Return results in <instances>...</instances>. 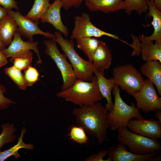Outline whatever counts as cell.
I'll return each instance as SVG.
<instances>
[{"label": "cell", "instance_id": "cell-1", "mask_svg": "<svg viewBox=\"0 0 161 161\" xmlns=\"http://www.w3.org/2000/svg\"><path fill=\"white\" fill-rule=\"evenodd\" d=\"M107 111L105 106L98 102L91 106L75 108L72 113L78 126L95 137L98 143L101 145L106 139L107 129L109 127Z\"/></svg>", "mask_w": 161, "mask_h": 161}, {"label": "cell", "instance_id": "cell-2", "mask_svg": "<svg viewBox=\"0 0 161 161\" xmlns=\"http://www.w3.org/2000/svg\"><path fill=\"white\" fill-rule=\"evenodd\" d=\"M56 95L79 106H91L103 99L95 76L91 81L77 79L69 88L61 91Z\"/></svg>", "mask_w": 161, "mask_h": 161}, {"label": "cell", "instance_id": "cell-3", "mask_svg": "<svg viewBox=\"0 0 161 161\" xmlns=\"http://www.w3.org/2000/svg\"><path fill=\"white\" fill-rule=\"evenodd\" d=\"M55 37L52 39L61 46L62 51L69 60L77 79L91 81L94 77L92 63L82 58L75 49L74 40L64 38L62 33L58 31L55 32Z\"/></svg>", "mask_w": 161, "mask_h": 161}, {"label": "cell", "instance_id": "cell-4", "mask_svg": "<svg viewBox=\"0 0 161 161\" xmlns=\"http://www.w3.org/2000/svg\"><path fill=\"white\" fill-rule=\"evenodd\" d=\"M114 103L112 110L107 113V120L109 127L114 131L118 128L126 126L129 121L133 118H143L134 103L126 104L121 98L119 86L116 85L113 89Z\"/></svg>", "mask_w": 161, "mask_h": 161}, {"label": "cell", "instance_id": "cell-5", "mask_svg": "<svg viewBox=\"0 0 161 161\" xmlns=\"http://www.w3.org/2000/svg\"><path fill=\"white\" fill-rule=\"evenodd\" d=\"M117 139L129 148L134 153L143 154H151L161 150L160 143L157 139L151 138L133 132L126 126L117 129Z\"/></svg>", "mask_w": 161, "mask_h": 161}, {"label": "cell", "instance_id": "cell-6", "mask_svg": "<svg viewBox=\"0 0 161 161\" xmlns=\"http://www.w3.org/2000/svg\"><path fill=\"white\" fill-rule=\"evenodd\" d=\"M113 74L116 84L130 95L139 91L144 80L140 72L130 64L115 67Z\"/></svg>", "mask_w": 161, "mask_h": 161}, {"label": "cell", "instance_id": "cell-7", "mask_svg": "<svg viewBox=\"0 0 161 161\" xmlns=\"http://www.w3.org/2000/svg\"><path fill=\"white\" fill-rule=\"evenodd\" d=\"M56 43L52 39L44 40L45 53L54 61L61 73L63 80L62 91L71 86L77 78L71 64L67 61L65 54L60 53Z\"/></svg>", "mask_w": 161, "mask_h": 161}, {"label": "cell", "instance_id": "cell-8", "mask_svg": "<svg viewBox=\"0 0 161 161\" xmlns=\"http://www.w3.org/2000/svg\"><path fill=\"white\" fill-rule=\"evenodd\" d=\"M137 102V107L143 112L148 113L161 110V98L152 82L148 78L144 80L139 91L132 95Z\"/></svg>", "mask_w": 161, "mask_h": 161}, {"label": "cell", "instance_id": "cell-9", "mask_svg": "<svg viewBox=\"0 0 161 161\" xmlns=\"http://www.w3.org/2000/svg\"><path fill=\"white\" fill-rule=\"evenodd\" d=\"M74 19V27L70 36L71 39L75 40L80 38H98L106 36L127 43L120 39L118 36L96 27L92 22L89 15L86 13H83L80 16H75Z\"/></svg>", "mask_w": 161, "mask_h": 161}, {"label": "cell", "instance_id": "cell-10", "mask_svg": "<svg viewBox=\"0 0 161 161\" xmlns=\"http://www.w3.org/2000/svg\"><path fill=\"white\" fill-rule=\"evenodd\" d=\"M38 44L37 41H24L21 35L17 32L9 47L2 51L6 54L7 58H10V61L12 62L15 58L18 57H33V54L31 51L33 50L38 57L37 64H41L42 61L39 54Z\"/></svg>", "mask_w": 161, "mask_h": 161}, {"label": "cell", "instance_id": "cell-11", "mask_svg": "<svg viewBox=\"0 0 161 161\" xmlns=\"http://www.w3.org/2000/svg\"><path fill=\"white\" fill-rule=\"evenodd\" d=\"M7 11L16 23L18 32L21 35L27 38L29 41H33V36L35 35H42L50 39L55 37V34L42 31L38 27V24L24 16L18 11L15 12L8 10Z\"/></svg>", "mask_w": 161, "mask_h": 161}, {"label": "cell", "instance_id": "cell-12", "mask_svg": "<svg viewBox=\"0 0 161 161\" xmlns=\"http://www.w3.org/2000/svg\"><path fill=\"white\" fill-rule=\"evenodd\" d=\"M126 127L131 132L149 138H161V122L153 119L131 120Z\"/></svg>", "mask_w": 161, "mask_h": 161}, {"label": "cell", "instance_id": "cell-13", "mask_svg": "<svg viewBox=\"0 0 161 161\" xmlns=\"http://www.w3.org/2000/svg\"><path fill=\"white\" fill-rule=\"evenodd\" d=\"M108 155L113 161H151L152 158L159 154L160 151L143 154H137L126 149V146L120 143L110 147Z\"/></svg>", "mask_w": 161, "mask_h": 161}, {"label": "cell", "instance_id": "cell-14", "mask_svg": "<svg viewBox=\"0 0 161 161\" xmlns=\"http://www.w3.org/2000/svg\"><path fill=\"white\" fill-rule=\"evenodd\" d=\"M62 7L61 2L59 0H55L51 4L47 11L41 19L43 23H48L52 25L58 31L65 36L69 34L68 27L63 23L61 19L60 11Z\"/></svg>", "mask_w": 161, "mask_h": 161}, {"label": "cell", "instance_id": "cell-15", "mask_svg": "<svg viewBox=\"0 0 161 161\" xmlns=\"http://www.w3.org/2000/svg\"><path fill=\"white\" fill-rule=\"evenodd\" d=\"M112 57L111 52L106 44L100 40L93 57L92 64L94 73L99 72L104 75L105 71L110 66Z\"/></svg>", "mask_w": 161, "mask_h": 161}, {"label": "cell", "instance_id": "cell-16", "mask_svg": "<svg viewBox=\"0 0 161 161\" xmlns=\"http://www.w3.org/2000/svg\"><path fill=\"white\" fill-rule=\"evenodd\" d=\"M145 1L149 10L146 16L149 18L151 17H152V21L151 24L154 28V32L150 36H140L139 39L141 42L155 41L161 42V11L156 8L154 5L153 1L150 0Z\"/></svg>", "mask_w": 161, "mask_h": 161}, {"label": "cell", "instance_id": "cell-17", "mask_svg": "<svg viewBox=\"0 0 161 161\" xmlns=\"http://www.w3.org/2000/svg\"><path fill=\"white\" fill-rule=\"evenodd\" d=\"M84 2L91 12L100 11L107 13L125 9L123 0H85Z\"/></svg>", "mask_w": 161, "mask_h": 161}, {"label": "cell", "instance_id": "cell-18", "mask_svg": "<svg viewBox=\"0 0 161 161\" xmlns=\"http://www.w3.org/2000/svg\"><path fill=\"white\" fill-rule=\"evenodd\" d=\"M157 61L145 62L140 68L142 75L147 78L154 85L159 95L161 96V64Z\"/></svg>", "mask_w": 161, "mask_h": 161}, {"label": "cell", "instance_id": "cell-19", "mask_svg": "<svg viewBox=\"0 0 161 161\" xmlns=\"http://www.w3.org/2000/svg\"><path fill=\"white\" fill-rule=\"evenodd\" d=\"M97 79L99 90L103 98L106 99L107 103L105 107L108 111H110L113 108L114 103L112 99L111 92L116 85L113 77L107 79L104 75L99 72L94 73Z\"/></svg>", "mask_w": 161, "mask_h": 161}, {"label": "cell", "instance_id": "cell-20", "mask_svg": "<svg viewBox=\"0 0 161 161\" xmlns=\"http://www.w3.org/2000/svg\"><path fill=\"white\" fill-rule=\"evenodd\" d=\"M17 32V24L8 13L0 21V41L5 46L9 45Z\"/></svg>", "mask_w": 161, "mask_h": 161}, {"label": "cell", "instance_id": "cell-21", "mask_svg": "<svg viewBox=\"0 0 161 161\" xmlns=\"http://www.w3.org/2000/svg\"><path fill=\"white\" fill-rule=\"evenodd\" d=\"M142 60L145 62L157 61L161 62V42L152 41H142L140 43Z\"/></svg>", "mask_w": 161, "mask_h": 161}, {"label": "cell", "instance_id": "cell-22", "mask_svg": "<svg viewBox=\"0 0 161 161\" xmlns=\"http://www.w3.org/2000/svg\"><path fill=\"white\" fill-rule=\"evenodd\" d=\"M26 131L25 128H22L20 136L18 137L17 143L7 150L3 151L0 150V161H4L12 156H14L16 160L20 158L21 155L18 153L20 149L25 148L30 150L33 149V145L31 143L26 144L23 141V138Z\"/></svg>", "mask_w": 161, "mask_h": 161}, {"label": "cell", "instance_id": "cell-23", "mask_svg": "<svg viewBox=\"0 0 161 161\" xmlns=\"http://www.w3.org/2000/svg\"><path fill=\"white\" fill-rule=\"evenodd\" d=\"M75 40L78 48L83 52L89 61L92 63L93 55L98 47L100 40L95 37L80 38Z\"/></svg>", "mask_w": 161, "mask_h": 161}, {"label": "cell", "instance_id": "cell-24", "mask_svg": "<svg viewBox=\"0 0 161 161\" xmlns=\"http://www.w3.org/2000/svg\"><path fill=\"white\" fill-rule=\"evenodd\" d=\"M50 0H35L33 6L25 17L38 24L51 4Z\"/></svg>", "mask_w": 161, "mask_h": 161}, {"label": "cell", "instance_id": "cell-25", "mask_svg": "<svg viewBox=\"0 0 161 161\" xmlns=\"http://www.w3.org/2000/svg\"><path fill=\"white\" fill-rule=\"evenodd\" d=\"M2 131L0 134V150L5 144L13 142L16 138L14 133L16 129L13 123H7L1 126Z\"/></svg>", "mask_w": 161, "mask_h": 161}, {"label": "cell", "instance_id": "cell-26", "mask_svg": "<svg viewBox=\"0 0 161 161\" xmlns=\"http://www.w3.org/2000/svg\"><path fill=\"white\" fill-rule=\"evenodd\" d=\"M125 11L130 15L133 10H135L140 15L146 13L148 8L145 0H125Z\"/></svg>", "mask_w": 161, "mask_h": 161}, {"label": "cell", "instance_id": "cell-27", "mask_svg": "<svg viewBox=\"0 0 161 161\" xmlns=\"http://www.w3.org/2000/svg\"><path fill=\"white\" fill-rule=\"evenodd\" d=\"M86 132L81 127L73 126L70 129L68 135L72 141L80 145L86 144L89 142Z\"/></svg>", "mask_w": 161, "mask_h": 161}, {"label": "cell", "instance_id": "cell-28", "mask_svg": "<svg viewBox=\"0 0 161 161\" xmlns=\"http://www.w3.org/2000/svg\"><path fill=\"white\" fill-rule=\"evenodd\" d=\"M4 72L5 74L14 82L18 88L23 90L26 89L27 86L21 70L13 66L5 67Z\"/></svg>", "mask_w": 161, "mask_h": 161}, {"label": "cell", "instance_id": "cell-29", "mask_svg": "<svg viewBox=\"0 0 161 161\" xmlns=\"http://www.w3.org/2000/svg\"><path fill=\"white\" fill-rule=\"evenodd\" d=\"M39 75L37 69L31 66L25 70L23 76L27 86H32L39 80Z\"/></svg>", "mask_w": 161, "mask_h": 161}, {"label": "cell", "instance_id": "cell-30", "mask_svg": "<svg viewBox=\"0 0 161 161\" xmlns=\"http://www.w3.org/2000/svg\"><path fill=\"white\" fill-rule=\"evenodd\" d=\"M33 57H18L13 60V66L20 70H25L31 66Z\"/></svg>", "mask_w": 161, "mask_h": 161}, {"label": "cell", "instance_id": "cell-31", "mask_svg": "<svg viewBox=\"0 0 161 161\" xmlns=\"http://www.w3.org/2000/svg\"><path fill=\"white\" fill-rule=\"evenodd\" d=\"M6 91V87L0 83V110L7 109L11 104L15 103V102L4 96Z\"/></svg>", "mask_w": 161, "mask_h": 161}, {"label": "cell", "instance_id": "cell-32", "mask_svg": "<svg viewBox=\"0 0 161 161\" xmlns=\"http://www.w3.org/2000/svg\"><path fill=\"white\" fill-rule=\"evenodd\" d=\"M108 150H102L97 154H93L85 159V161H112L111 159L108 157L106 160L103 158L108 155Z\"/></svg>", "mask_w": 161, "mask_h": 161}, {"label": "cell", "instance_id": "cell-33", "mask_svg": "<svg viewBox=\"0 0 161 161\" xmlns=\"http://www.w3.org/2000/svg\"><path fill=\"white\" fill-rule=\"evenodd\" d=\"M62 3V7L66 10H68L74 7H79L85 0H59Z\"/></svg>", "mask_w": 161, "mask_h": 161}, {"label": "cell", "instance_id": "cell-34", "mask_svg": "<svg viewBox=\"0 0 161 161\" xmlns=\"http://www.w3.org/2000/svg\"><path fill=\"white\" fill-rule=\"evenodd\" d=\"M0 6L7 10H12L13 8L18 11L19 10L17 2L15 0H0Z\"/></svg>", "mask_w": 161, "mask_h": 161}, {"label": "cell", "instance_id": "cell-35", "mask_svg": "<svg viewBox=\"0 0 161 161\" xmlns=\"http://www.w3.org/2000/svg\"><path fill=\"white\" fill-rule=\"evenodd\" d=\"M7 58L6 54L2 50H0V68L7 63Z\"/></svg>", "mask_w": 161, "mask_h": 161}, {"label": "cell", "instance_id": "cell-36", "mask_svg": "<svg viewBox=\"0 0 161 161\" xmlns=\"http://www.w3.org/2000/svg\"><path fill=\"white\" fill-rule=\"evenodd\" d=\"M7 14V10L0 6V21L5 17Z\"/></svg>", "mask_w": 161, "mask_h": 161}, {"label": "cell", "instance_id": "cell-37", "mask_svg": "<svg viewBox=\"0 0 161 161\" xmlns=\"http://www.w3.org/2000/svg\"><path fill=\"white\" fill-rule=\"evenodd\" d=\"M153 2L156 8L161 11V0H154Z\"/></svg>", "mask_w": 161, "mask_h": 161}, {"label": "cell", "instance_id": "cell-38", "mask_svg": "<svg viewBox=\"0 0 161 161\" xmlns=\"http://www.w3.org/2000/svg\"><path fill=\"white\" fill-rule=\"evenodd\" d=\"M154 117L161 122V111L160 110H157L156 111L154 114Z\"/></svg>", "mask_w": 161, "mask_h": 161}, {"label": "cell", "instance_id": "cell-39", "mask_svg": "<svg viewBox=\"0 0 161 161\" xmlns=\"http://www.w3.org/2000/svg\"><path fill=\"white\" fill-rule=\"evenodd\" d=\"M161 160V156L159 154L154 157L151 160V161H160Z\"/></svg>", "mask_w": 161, "mask_h": 161}, {"label": "cell", "instance_id": "cell-40", "mask_svg": "<svg viewBox=\"0 0 161 161\" xmlns=\"http://www.w3.org/2000/svg\"><path fill=\"white\" fill-rule=\"evenodd\" d=\"M6 48V46L0 41V50H2Z\"/></svg>", "mask_w": 161, "mask_h": 161}, {"label": "cell", "instance_id": "cell-41", "mask_svg": "<svg viewBox=\"0 0 161 161\" xmlns=\"http://www.w3.org/2000/svg\"><path fill=\"white\" fill-rule=\"evenodd\" d=\"M151 0V1H154V0Z\"/></svg>", "mask_w": 161, "mask_h": 161}]
</instances>
